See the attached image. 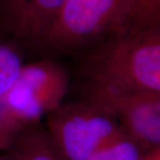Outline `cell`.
<instances>
[{
	"label": "cell",
	"mask_w": 160,
	"mask_h": 160,
	"mask_svg": "<svg viewBox=\"0 0 160 160\" xmlns=\"http://www.w3.org/2000/svg\"><path fill=\"white\" fill-rule=\"evenodd\" d=\"M79 55L82 90L160 92V28L120 29Z\"/></svg>",
	"instance_id": "obj_1"
},
{
	"label": "cell",
	"mask_w": 160,
	"mask_h": 160,
	"mask_svg": "<svg viewBox=\"0 0 160 160\" xmlns=\"http://www.w3.org/2000/svg\"><path fill=\"white\" fill-rule=\"evenodd\" d=\"M130 0H64L37 50L80 54L126 22Z\"/></svg>",
	"instance_id": "obj_2"
},
{
	"label": "cell",
	"mask_w": 160,
	"mask_h": 160,
	"mask_svg": "<svg viewBox=\"0 0 160 160\" xmlns=\"http://www.w3.org/2000/svg\"><path fill=\"white\" fill-rule=\"evenodd\" d=\"M45 129L64 160H86L125 132L109 109L83 97L47 115Z\"/></svg>",
	"instance_id": "obj_3"
},
{
	"label": "cell",
	"mask_w": 160,
	"mask_h": 160,
	"mask_svg": "<svg viewBox=\"0 0 160 160\" xmlns=\"http://www.w3.org/2000/svg\"><path fill=\"white\" fill-rule=\"evenodd\" d=\"M70 85L68 70L54 60L42 59L25 63L2 102L13 120L24 130L64 102Z\"/></svg>",
	"instance_id": "obj_4"
},
{
	"label": "cell",
	"mask_w": 160,
	"mask_h": 160,
	"mask_svg": "<svg viewBox=\"0 0 160 160\" xmlns=\"http://www.w3.org/2000/svg\"><path fill=\"white\" fill-rule=\"evenodd\" d=\"M82 97L109 109L144 150L160 147V92L84 89Z\"/></svg>",
	"instance_id": "obj_5"
},
{
	"label": "cell",
	"mask_w": 160,
	"mask_h": 160,
	"mask_svg": "<svg viewBox=\"0 0 160 160\" xmlns=\"http://www.w3.org/2000/svg\"><path fill=\"white\" fill-rule=\"evenodd\" d=\"M64 0H0V34L37 50Z\"/></svg>",
	"instance_id": "obj_6"
},
{
	"label": "cell",
	"mask_w": 160,
	"mask_h": 160,
	"mask_svg": "<svg viewBox=\"0 0 160 160\" xmlns=\"http://www.w3.org/2000/svg\"><path fill=\"white\" fill-rule=\"evenodd\" d=\"M7 151L11 160H64L40 124L24 129Z\"/></svg>",
	"instance_id": "obj_7"
},
{
	"label": "cell",
	"mask_w": 160,
	"mask_h": 160,
	"mask_svg": "<svg viewBox=\"0 0 160 160\" xmlns=\"http://www.w3.org/2000/svg\"><path fill=\"white\" fill-rule=\"evenodd\" d=\"M24 64L22 48L13 41L0 37V99L11 89Z\"/></svg>",
	"instance_id": "obj_8"
},
{
	"label": "cell",
	"mask_w": 160,
	"mask_h": 160,
	"mask_svg": "<svg viewBox=\"0 0 160 160\" xmlns=\"http://www.w3.org/2000/svg\"><path fill=\"white\" fill-rule=\"evenodd\" d=\"M129 28H160V0H130L126 22L122 29Z\"/></svg>",
	"instance_id": "obj_9"
},
{
	"label": "cell",
	"mask_w": 160,
	"mask_h": 160,
	"mask_svg": "<svg viewBox=\"0 0 160 160\" xmlns=\"http://www.w3.org/2000/svg\"><path fill=\"white\" fill-rule=\"evenodd\" d=\"M145 151L125 132L98 149L86 160H141Z\"/></svg>",
	"instance_id": "obj_10"
},
{
	"label": "cell",
	"mask_w": 160,
	"mask_h": 160,
	"mask_svg": "<svg viewBox=\"0 0 160 160\" xmlns=\"http://www.w3.org/2000/svg\"><path fill=\"white\" fill-rule=\"evenodd\" d=\"M23 130L9 114L0 99V150H8Z\"/></svg>",
	"instance_id": "obj_11"
},
{
	"label": "cell",
	"mask_w": 160,
	"mask_h": 160,
	"mask_svg": "<svg viewBox=\"0 0 160 160\" xmlns=\"http://www.w3.org/2000/svg\"><path fill=\"white\" fill-rule=\"evenodd\" d=\"M141 160H160V147L145 151Z\"/></svg>",
	"instance_id": "obj_12"
},
{
	"label": "cell",
	"mask_w": 160,
	"mask_h": 160,
	"mask_svg": "<svg viewBox=\"0 0 160 160\" xmlns=\"http://www.w3.org/2000/svg\"><path fill=\"white\" fill-rule=\"evenodd\" d=\"M0 160H11L8 157H6V158H3V157H0Z\"/></svg>",
	"instance_id": "obj_13"
}]
</instances>
